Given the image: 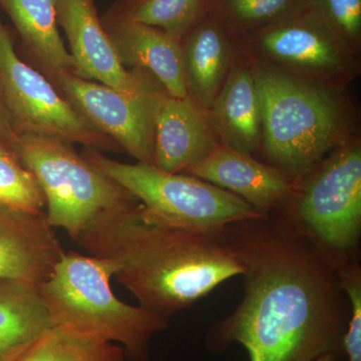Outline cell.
<instances>
[{"mask_svg":"<svg viewBox=\"0 0 361 361\" xmlns=\"http://www.w3.org/2000/svg\"><path fill=\"white\" fill-rule=\"evenodd\" d=\"M0 90L18 135H42L97 151L122 152L97 130L40 71L18 56L0 20Z\"/></svg>","mask_w":361,"mask_h":361,"instance_id":"obj_9","label":"cell"},{"mask_svg":"<svg viewBox=\"0 0 361 361\" xmlns=\"http://www.w3.org/2000/svg\"><path fill=\"white\" fill-rule=\"evenodd\" d=\"M209 8V0H122L110 11L182 40Z\"/></svg>","mask_w":361,"mask_h":361,"instance_id":"obj_21","label":"cell"},{"mask_svg":"<svg viewBox=\"0 0 361 361\" xmlns=\"http://www.w3.org/2000/svg\"><path fill=\"white\" fill-rule=\"evenodd\" d=\"M149 97L155 132V167L168 173H183L219 146L210 111L193 97L170 96L155 78Z\"/></svg>","mask_w":361,"mask_h":361,"instance_id":"obj_12","label":"cell"},{"mask_svg":"<svg viewBox=\"0 0 361 361\" xmlns=\"http://www.w3.org/2000/svg\"><path fill=\"white\" fill-rule=\"evenodd\" d=\"M209 111L221 145L251 156L260 151V96L253 63L244 52L233 63Z\"/></svg>","mask_w":361,"mask_h":361,"instance_id":"obj_17","label":"cell"},{"mask_svg":"<svg viewBox=\"0 0 361 361\" xmlns=\"http://www.w3.org/2000/svg\"><path fill=\"white\" fill-rule=\"evenodd\" d=\"M262 118L260 151L293 184L357 135L343 92L252 61Z\"/></svg>","mask_w":361,"mask_h":361,"instance_id":"obj_3","label":"cell"},{"mask_svg":"<svg viewBox=\"0 0 361 361\" xmlns=\"http://www.w3.org/2000/svg\"><path fill=\"white\" fill-rule=\"evenodd\" d=\"M56 8L78 75L125 94L144 92L146 73L123 66L97 16L94 0H56Z\"/></svg>","mask_w":361,"mask_h":361,"instance_id":"obj_11","label":"cell"},{"mask_svg":"<svg viewBox=\"0 0 361 361\" xmlns=\"http://www.w3.org/2000/svg\"><path fill=\"white\" fill-rule=\"evenodd\" d=\"M82 155L140 201L142 219L149 224L219 235L235 223L270 216L193 176L165 172L139 161L121 163L97 149H85Z\"/></svg>","mask_w":361,"mask_h":361,"instance_id":"obj_6","label":"cell"},{"mask_svg":"<svg viewBox=\"0 0 361 361\" xmlns=\"http://www.w3.org/2000/svg\"><path fill=\"white\" fill-rule=\"evenodd\" d=\"M188 94L206 110L243 52V37L209 6L182 39Z\"/></svg>","mask_w":361,"mask_h":361,"instance_id":"obj_14","label":"cell"},{"mask_svg":"<svg viewBox=\"0 0 361 361\" xmlns=\"http://www.w3.org/2000/svg\"><path fill=\"white\" fill-rule=\"evenodd\" d=\"M65 254L45 212L0 204V280L37 287Z\"/></svg>","mask_w":361,"mask_h":361,"instance_id":"obj_13","label":"cell"},{"mask_svg":"<svg viewBox=\"0 0 361 361\" xmlns=\"http://www.w3.org/2000/svg\"><path fill=\"white\" fill-rule=\"evenodd\" d=\"M209 6L244 39L273 23L307 11L310 0H209Z\"/></svg>","mask_w":361,"mask_h":361,"instance_id":"obj_22","label":"cell"},{"mask_svg":"<svg viewBox=\"0 0 361 361\" xmlns=\"http://www.w3.org/2000/svg\"><path fill=\"white\" fill-rule=\"evenodd\" d=\"M0 204L45 212V199L39 183L11 149L0 145Z\"/></svg>","mask_w":361,"mask_h":361,"instance_id":"obj_23","label":"cell"},{"mask_svg":"<svg viewBox=\"0 0 361 361\" xmlns=\"http://www.w3.org/2000/svg\"><path fill=\"white\" fill-rule=\"evenodd\" d=\"M310 9L355 54L361 49V0H310Z\"/></svg>","mask_w":361,"mask_h":361,"instance_id":"obj_24","label":"cell"},{"mask_svg":"<svg viewBox=\"0 0 361 361\" xmlns=\"http://www.w3.org/2000/svg\"><path fill=\"white\" fill-rule=\"evenodd\" d=\"M0 4L20 33L28 56L52 85L63 73H75L59 35L56 0H0Z\"/></svg>","mask_w":361,"mask_h":361,"instance_id":"obj_18","label":"cell"},{"mask_svg":"<svg viewBox=\"0 0 361 361\" xmlns=\"http://www.w3.org/2000/svg\"><path fill=\"white\" fill-rule=\"evenodd\" d=\"M243 52L256 63L339 92L360 71V54L310 8L244 37Z\"/></svg>","mask_w":361,"mask_h":361,"instance_id":"obj_8","label":"cell"},{"mask_svg":"<svg viewBox=\"0 0 361 361\" xmlns=\"http://www.w3.org/2000/svg\"><path fill=\"white\" fill-rule=\"evenodd\" d=\"M153 80L147 73L146 87L137 94H125L75 73L59 75L54 87L90 125L111 137L122 151L139 163L154 166L155 132L149 97Z\"/></svg>","mask_w":361,"mask_h":361,"instance_id":"obj_10","label":"cell"},{"mask_svg":"<svg viewBox=\"0 0 361 361\" xmlns=\"http://www.w3.org/2000/svg\"><path fill=\"white\" fill-rule=\"evenodd\" d=\"M16 139H18V133L14 129L13 121L9 116L6 102L0 90V145L13 152Z\"/></svg>","mask_w":361,"mask_h":361,"instance_id":"obj_26","label":"cell"},{"mask_svg":"<svg viewBox=\"0 0 361 361\" xmlns=\"http://www.w3.org/2000/svg\"><path fill=\"white\" fill-rule=\"evenodd\" d=\"M101 20L125 68L149 73L170 96H188L182 40L111 11Z\"/></svg>","mask_w":361,"mask_h":361,"instance_id":"obj_16","label":"cell"},{"mask_svg":"<svg viewBox=\"0 0 361 361\" xmlns=\"http://www.w3.org/2000/svg\"><path fill=\"white\" fill-rule=\"evenodd\" d=\"M339 286L350 303L342 349L346 361H361V269L357 258L337 269Z\"/></svg>","mask_w":361,"mask_h":361,"instance_id":"obj_25","label":"cell"},{"mask_svg":"<svg viewBox=\"0 0 361 361\" xmlns=\"http://www.w3.org/2000/svg\"><path fill=\"white\" fill-rule=\"evenodd\" d=\"M223 236L244 265L241 302L211 327L206 348L225 353L233 343L249 361H314L343 355L349 311L337 270L281 220L245 221Z\"/></svg>","mask_w":361,"mask_h":361,"instance_id":"obj_1","label":"cell"},{"mask_svg":"<svg viewBox=\"0 0 361 361\" xmlns=\"http://www.w3.org/2000/svg\"><path fill=\"white\" fill-rule=\"evenodd\" d=\"M141 208L139 202L99 216L77 242L90 255L116 262V280L141 307L169 319L244 272L222 232L149 224Z\"/></svg>","mask_w":361,"mask_h":361,"instance_id":"obj_2","label":"cell"},{"mask_svg":"<svg viewBox=\"0 0 361 361\" xmlns=\"http://www.w3.org/2000/svg\"><path fill=\"white\" fill-rule=\"evenodd\" d=\"M51 327L37 286L0 280V361H18Z\"/></svg>","mask_w":361,"mask_h":361,"instance_id":"obj_19","label":"cell"},{"mask_svg":"<svg viewBox=\"0 0 361 361\" xmlns=\"http://www.w3.org/2000/svg\"><path fill=\"white\" fill-rule=\"evenodd\" d=\"M118 344L54 326L37 339L18 361H125Z\"/></svg>","mask_w":361,"mask_h":361,"instance_id":"obj_20","label":"cell"},{"mask_svg":"<svg viewBox=\"0 0 361 361\" xmlns=\"http://www.w3.org/2000/svg\"><path fill=\"white\" fill-rule=\"evenodd\" d=\"M116 271L111 259L71 251L37 289L54 326L113 342L130 360L147 361L152 339L168 329L169 319L121 301L111 287Z\"/></svg>","mask_w":361,"mask_h":361,"instance_id":"obj_4","label":"cell"},{"mask_svg":"<svg viewBox=\"0 0 361 361\" xmlns=\"http://www.w3.org/2000/svg\"><path fill=\"white\" fill-rule=\"evenodd\" d=\"M13 152L39 183L47 222L75 242L99 216L140 202L68 142L20 134Z\"/></svg>","mask_w":361,"mask_h":361,"instance_id":"obj_7","label":"cell"},{"mask_svg":"<svg viewBox=\"0 0 361 361\" xmlns=\"http://www.w3.org/2000/svg\"><path fill=\"white\" fill-rule=\"evenodd\" d=\"M281 220L336 269L357 258L361 234V142L355 135L303 179L280 209Z\"/></svg>","mask_w":361,"mask_h":361,"instance_id":"obj_5","label":"cell"},{"mask_svg":"<svg viewBox=\"0 0 361 361\" xmlns=\"http://www.w3.org/2000/svg\"><path fill=\"white\" fill-rule=\"evenodd\" d=\"M183 174L193 176L236 195L266 214L280 210L295 188V184L276 169L221 144Z\"/></svg>","mask_w":361,"mask_h":361,"instance_id":"obj_15","label":"cell"},{"mask_svg":"<svg viewBox=\"0 0 361 361\" xmlns=\"http://www.w3.org/2000/svg\"><path fill=\"white\" fill-rule=\"evenodd\" d=\"M314 361H338V356L331 353H325V355L319 356V357Z\"/></svg>","mask_w":361,"mask_h":361,"instance_id":"obj_27","label":"cell"}]
</instances>
